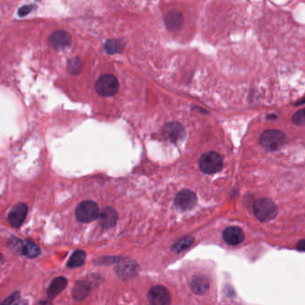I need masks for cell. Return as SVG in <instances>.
I'll list each match as a JSON object with an SVG mask.
<instances>
[{
	"instance_id": "11",
	"label": "cell",
	"mask_w": 305,
	"mask_h": 305,
	"mask_svg": "<svg viewBox=\"0 0 305 305\" xmlns=\"http://www.w3.org/2000/svg\"><path fill=\"white\" fill-rule=\"evenodd\" d=\"M49 43L56 50L65 49L71 44V35L64 30H58L50 36Z\"/></svg>"
},
{
	"instance_id": "1",
	"label": "cell",
	"mask_w": 305,
	"mask_h": 305,
	"mask_svg": "<svg viewBox=\"0 0 305 305\" xmlns=\"http://www.w3.org/2000/svg\"><path fill=\"white\" fill-rule=\"evenodd\" d=\"M259 143L261 148L269 152L278 151L287 143V135L280 130L270 129L260 134Z\"/></svg>"
},
{
	"instance_id": "17",
	"label": "cell",
	"mask_w": 305,
	"mask_h": 305,
	"mask_svg": "<svg viewBox=\"0 0 305 305\" xmlns=\"http://www.w3.org/2000/svg\"><path fill=\"white\" fill-rule=\"evenodd\" d=\"M90 292V284L86 281H79L75 284L74 287L72 289V297L77 301L84 300Z\"/></svg>"
},
{
	"instance_id": "2",
	"label": "cell",
	"mask_w": 305,
	"mask_h": 305,
	"mask_svg": "<svg viewBox=\"0 0 305 305\" xmlns=\"http://www.w3.org/2000/svg\"><path fill=\"white\" fill-rule=\"evenodd\" d=\"M253 212L261 222H268L278 214V208L273 200L269 198H259L253 204Z\"/></svg>"
},
{
	"instance_id": "28",
	"label": "cell",
	"mask_w": 305,
	"mask_h": 305,
	"mask_svg": "<svg viewBox=\"0 0 305 305\" xmlns=\"http://www.w3.org/2000/svg\"><path fill=\"white\" fill-rule=\"evenodd\" d=\"M37 305H52V303L49 301H41Z\"/></svg>"
},
{
	"instance_id": "12",
	"label": "cell",
	"mask_w": 305,
	"mask_h": 305,
	"mask_svg": "<svg viewBox=\"0 0 305 305\" xmlns=\"http://www.w3.org/2000/svg\"><path fill=\"white\" fill-rule=\"evenodd\" d=\"M224 241L230 245H240L244 239H245V234L241 228L238 226H230L223 232Z\"/></svg>"
},
{
	"instance_id": "8",
	"label": "cell",
	"mask_w": 305,
	"mask_h": 305,
	"mask_svg": "<svg viewBox=\"0 0 305 305\" xmlns=\"http://www.w3.org/2000/svg\"><path fill=\"white\" fill-rule=\"evenodd\" d=\"M174 204L181 211H189L197 204V195L190 190H183L176 195Z\"/></svg>"
},
{
	"instance_id": "18",
	"label": "cell",
	"mask_w": 305,
	"mask_h": 305,
	"mask_svg": "<svg viewBox=\"0 0 305 305\" xmlns=\"http://www.w3.org/2000/svg\"><path fill=\"white\" fill-rule=\"evenodd\" d=\"M86 260V253L82 250H77L71 254V258L67 262V267L70 268L82 267Z\"/></svg>"
},
{
	"instance_id": "13",
	"label": "cell",
	"mask_w": 305,
	"mask_h": 305,
	"mask_svg": "<svg viewBox=\"0 0 305 305\" xmlns=\"http://www.w3.org/2000/svg\"><path fill=\"white\" fill-rule=\"evenodd\" d=\"M99 222L104 228H111L116 225L118 219V214L115 209L107 207L103 210L99 214Z\"/></svg>"
},
{
	"instance_id": "4",
	"label": "cell",
	"mask_w": 305,
	"mask_h": 305,
	"mask_svg": "<svg viewBox=\"0 0 305 305\" xmlns=\"http://www.w3.org/2000/svg\"><path fill=\"white\" fill-rule=\"evenodd\" d=\"M75 214L80 222L90 223L98 219L100 211L96 202L92 200H85L79 204Z\"/></svg>"
},
{
	"instance_id": "7",
	"label": "cell",
	"mask_w": 305,
	"mask_h": 305,
	"mask_svg": "<svg viewBox=\"0 0 305 305\" xmlns=\"http://www.w3.org/2000/svg\"><path fill=\"white\" fill-rule=\"evenodd\" d=\"M147 296L151 305H171V294L164 286H154L149 290Z\"/></svg>"
},
{
	"instance_id": "25",
	"label": "cell",
	"mask_w": 305,
	"mask_h": 305,
	"mask_svg": "<svg viewBox=\"0 0 305 305\" xmlns=\"http://www.w3.org/2000/svg\"><path fill=\"white\" fill-rule=\"evenodd\" d=\"M32 9H33V6H24L21 9H19L18 15L20 16H25L30 13Z\"/></svg>"
},
{
	"instance_id": "23",
	"label": "cell",
	"mask_w": 305,
	"mask_h": 305,
	"mask_svg": "<svg viewBox=\"0 0 305 305\" xmlns=\"http://www.w3.org/2000/svg\"><path fill=\"white\" fill-rule=\"evenodd\" d=\"M122 49H123V45L119 43V42H116V41H110L105 44V49L110 54L119 52Z\"/></svg>"
},
{
	"instance_id": "3",
	"label": "cell",
	"mask_w": 305,
	"mask_h": 305,
	"mask_svg": "<svg viewBox=\"0 0 305 305\" xmlns=\"http://www.w3.org/2000/svg\"><path fill=\"white\" fill-rule=\"evenodd\" d=\"M8 245L9 248L13 250V252L20 253L21 255H24L29 259H33L41 254L40 247L30 240L21 241L18 238H12L8 243Z\"/></svg>"
},
{
	"instance_id": "5",
	"label": "cell",
	"mask_w": 305,
	"mask_h": 305,
	"mask_svg": "<svg viewBox=\"0 0 305 305\" xmlns=\"http://www.w3.org/2000/svg\"><path fill=\"white\" fill-rule=\"evenodd\" d=\"M200 170L205 174H215L223 166L222 158L215 151H210L202 156L199 162Z\"/></svg>"
},
{
	"instance_id": "27",
	"label": "cell",
	"mask_w": 305,
	"mask_h": 305,
	"mask_svg": "<svg viewBox=\"0 0 305 305\" xmlns=\"http://www.w3.org/2000/svg\"><path fill=\"white\" fill-rule=\"evenodd\" d=\"M302 104H305V97L300 99V100H298L296 103H294V106L302 105Z\"/></svg>"
},
{
	"instance_id": "9",
	"label": "cell",
	"mask_w": 305,
	"mask_h": 305,
	"mask_svg": "<svg viewBox=\"0 0 305 305\" xmlns=\"http://www.w3.org/2000/svg\"><path fill=\"white\" fill-rule=\"evenodd\" d=\"M28 214V206L25 204H18L12 209L8 214V222L13 227L18 228L23 226Z\"/></svg>"
},
{
	"instance_id": "16",
	"label": "cell",
	"mask_w": 305,
	"mask_h": 305,
	"mask_svg": "<svg viewBox=\"0 0 305 305\" xmlns=\"http://www.w3.org/2000/svg\"><path fill=\"white\" fill-rule=\"evenodd\" d=\"M66 286H67V279L63 277L56 278L49 286V289H48V296L50 299H54L60 293L63 292Z\"/></svg>"
},
{
	"instance_id": "14",
	"label": "cell",
	"mask_w": 305,
	"mask_h": 305,
	"mask_svg": "<svg viewBox=\"0 0 305 305\" xmlns=\"http://www.w3.org/2000/svg\"><path fill=\"white\" fill-rule=\"evenodd\" d=\"M164 135L166 138L171 140V142L176 143L182 138L185 134V131L181 124L178 123H170L167 124L164 128Z\"/></svg>"
},
{
	"instance_id": "26",
	"label": "cell",
	"mask_w": 305,
	"mask_h": 305,
	"mask_svg": "<svg viewBox=\"0 0 305 305\" xmlns=\"http://www.w3.org/2000/svg\"><path fill=\"white\" fill-rule=\"evenodd\" d=\"M297 249L298 250H300V251H303V252H305V239H303V240H301V241L298 243Z\"/></svg>"
},
{
	"instance_id": "21",
	"label": "cell",
	"mask_w": 305,
	"mask_h": 305,
	"mask_svg": "<svg viewBox=\"0 0 305 305\" xmlns=\"http://www.w3.org/2000/svg\"><path fill=\"white\" fill-rule=\"evenodd\" d=\"M293 124L298 126H304L305 125V108L296 111L292 117Z\"/></svg>"
},
{
	"instance_id": "22",
	"label": "cell",
	"mask_w": 305,
	"mask_h": 305,
	"mask_svg": "<svg viewBox=\"0 0 305 305\" xmlns=\"http://www.w3.org/2000/svg\"><path fill=\"white\" fill-rule=\"evenodd\" d=\"M20 301H21V294L19 291H16L9 297L7 298L0 305H19Z\"/></svg>"
},
{
	"instance_id": "15",
	"label": "cell",
	"mask_w": 305,
	"mask_h": 305,
	"mask_svg": "<svg viewBox=\"0 0 305 305\" xmlns=\"http://www.w3.org/2000/svg\"><path fill=\"white\" fill-rule=\"evenodd\" d=\"M210 281L205 276H196L191 281V289L195 294H203L208 291Z\"/></svg>"
},
{
	"instance_id": "19",
	"label": "cell",
	"mask_w": 305,
	"mask_h": 305,
	"mask_svg": "<svg viewBox=\"0 0 305 305\" xmlns=\"http://www.w3.org/2000/svg\"><path fill=\"white\" fill-rule=\"evenodd\" d=\"M165 22H166V25L169 29H171V30L177 29L182 24V15H180L179 13L171 12L166 15Z\"/></svg>"
},
{
	"instance_id": "6",
	"label": "cell",
	"mask_w": 305,
	"mask_h": 305,
	"mask_svg": "<svg viewBox=\"0 0 305 305\" xmlns=\"http://www.w3.org/2000/svg\"><path fill=\"white\" fill-rule=\"evenodd\" d=\"M96 91L103 97L113 96L119 91L118 80L112 75L101 76L96 83Z\"/></svg>"
},
{
	"instance_id": "10",
	"label": "cell",
	"mask_w": 305,
	"mask_h": 305,
	"mask_svg": "<svg viewBox=\"0 0 305 305\" xmlns=\"http://www.w3.org/2000/svg\"><path fill=\"white\" fill-rule=\"evenodd\" d=\"M138 266L133 260H123L118 261L116 272L121 279H130L137 274Z\"/></svg>"
},
{
	"instance_id": "20",
	"label": "cell",
	"mask_w": 305,
	"mask_h": 305,
	"mask_svg": "<svg viewBox=\"0 0 305 305\" xmlns=\"http://www.w3.org/2000/svg\"><path fill=\"white\" fill-rule=\"evenodd\" d=\"M193 236L187 235V236L179 239V241L176 242L175 244L172 246V249H173V251H175L176 253H180V252H183L186 249L188 248L190 245L193 244Z\"/></svg>"
},
{
	"instance_id": "24",
	"label": "cell",
	"mask_w": 305,
	"mask_h": 305,
	"mask_svg": "<svg viewBox=\"0 0 305 305\" xmlns=\"http://www.w3.org/2000/svg\"><path fill=\"white\" fill-rule=\"evenodd\" d=\"M81 67H82V64H81V61L79 60L78 58L72 59L69 64V70L73 74L78 73L81 70Z\"/></svg>"
},
{
	"instance_id": "29",
	"label": "cell",
	"mask_w": 305,
	"mask_h": 305,
	"mask_svg": "<svg viewBox=\"0 0 305 305\" xmlns=\"http://www.w3.org/2000/svg\"><path fill=\"white\" fill-rule=\"evenodd\" d=\"M3 260V256H2V254L0 253V263H1V261Z\"/></svg>"
}]
</instances>
